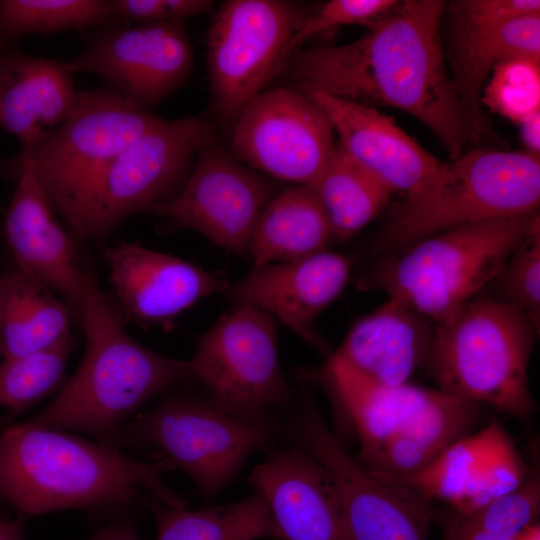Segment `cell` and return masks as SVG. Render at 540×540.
Listing matches in <instances>:
<instances>
[{
  "mask_svg": "<svg viewBox=\"0 0 540 540\" xmlns=\"http://www.w3.org/2000/svg\"><path fill=\"white\" fill-rule=\"evenodd\" d=\"M446 6L441 0L400 1L353 42L295 51L286 64L294 87L402 110L457 158L469 131L442 49Z\"/></svg>",
  "mask_w": 540,
  "mask_h": 540,
  "instance_id": "6da1fadb",
  "label": "cell"
},
{
  "mask_svg": "<svg viewBox=\"0 0 540 540\" xmlns=\"http://www.w3.org/2000/svg\"><path fill=\"white\" fill-rule=\"evenodd\" d=\"M175 470L165 458L134 460L119 448L30 420L0 435V495L29 515L118 511L144 493L172 507L187 506L164 481V473Z\"/></svg>",
  "mask_w": 540,
  "mask_h": 540,
  "instance_id": "7a4b0ae2",
  "label": "cell"
},
{
  "mask_svg": "<svg viewBox=\"0 0 540 540\" xmlns=\"http://www.w3.org/2000/svg\"><path fill=\"white\" fill-rule=\"evenodd\" d=\"M79 315L85 335L80 364L30 421L86 433L115 447L124 427L145 404L196 383L195 378L189 360L158 354L125 331L90 272Z\"/></svg>",
  "mask_w": 540,
  "mask_h": 540,
  "instance_id": "3957f363",
  "label": "cell"
},
{
  "mask_svg": "<svg viewBox=\"0 0 540 540\" xmlns=\"http://www.w3.org/2000/svg\"><path fill=\"white\" fill-rule=\"evenodd\" d=\"M538 221L536 211L441 231L377 256L355 285L384 291L439 323L492 281Z\"/></svg>",
  "mask_w": 540,
  "mask_h": 540,
  "instance_id": "277c9868",
  "label": "cell"
},
{
  "mask_svg": "<svg viewBox=\"0 0 540 540\" xmlns=\"http://www.w3.org/2000/svg\"><path fill=\"white\" fill-rule=\"evenodd\" d=\"M538 334L515 307L474 297L436 323L424 369L438 390L528 425L537 409L528 368Z\"/></svg>",
  "mask_w": 540,
  "mask_h": 540,
  "instance_id": "5b68a950",
  "label": "cell"
},
{
  "mask_svg": "<svg viewBox=\"0 0 540 540\" xmlns=\"http://www.w3.org/2000/svg\"><path fill=\"white\" fill-rule=\"evenodd\" d=\"M539 202V155L474 149L443 162L427 186L395 205L368 251L380 256L458 226L536 212Z\"/></svg>",
  "mask_w": 540,
  "mask_h": 540,
  "instance_id": "8992f818",
  "label": "cell"
},
{
  "mask_svg": "<svg viewBox=\"0 0 540 540\" xmlns=\"http://www.w3.org/2000/svg\"><path fill=\"white\" fill-rule=\"evenodd\" d=\"M214 134L200 116L161 119L77 194L62 215L71 232L82 240H100L131 216L171 200Z\"/></svg>",
  "mask_w": 540,
  "mask_h": 540,
  "instance_id": "52a82bcc",
  "label": "cell"
},
{
  "mask_svg": "<svg viewBox=\"0 0 540 540\" xmlns=\"http://www.w3.org/2000/svg\"><path fill=\"white\" fill-rule=\"evenodd\" d=\"M280 429L272 418L245 420L213 405L206 397L170 394L138 413L122 430L115 447L143 446L185 472L207 499L216 497L256 451L269 449Z\"/></svg>",
  "mask_w": 540,
  "mask_h": 540,
  "instance_id": "ba28073f",
  "label": "cell"
},
{
  "mask_svg": "<svg viewBox=\"0 0 540 540\" xmlns=\"http://www.w3.org/2000/svg\"><path fill=\"white\" fill-rule=\"evenodd\" d=\"M275 319L250 307H232L197 340L189 360L195 382L220 410L237 418H271L293 406L279 363Z\"/></svg>",
  "mask_w": 540,
  "mask_h": 540,
  "instance_id": "9c48e42d",
  "label": "cell"
},
{
  "mask_svg": "<svg viewBox=\"0 0 540 540\" xmlns=\"http://www.w3.org/2000/svg\"><path fill=\"white\" fill-rule=\"evenodd\" d=\"M313 8L282 0H227L207 35L214 109L234 125L244 107L286 67L290 44Z\"/></svg>",
  "mask_w": 540,
  "mask_h": 540,
  "instance_id": "30bf717a",
  "label": "cell"
},
{
  "mask_svg": "<svg viewBox=\"0 0 540 540\" xmlns=\"http://www.w3.org/2000/svg\"><path fill=\"white\" fill-rule=\"evenodd\" d=\"M292 422L295 442L329 473L351 540H428L431 501L400 481L351 457L322 417L310 392L301 391Z\"/></svg>",
  "mask_w": 540,
  "mask_h": 540,
  "instance_id": "8fae6325",
  "label": "cell"
},
{
  "mask_svg": "<svg viewBox=\"0 0 540 540\" xmlns=\"http://www.w3.org/2000/svg\"><path fill=\"white\" fill-rule=\"evenodd\" d=\"M162 118L112 87L79 91L67 119L47 138L21 148L56 212Z\"/></svg>",
  "mask_w": 540,
  "mask_h": 540,
  "instance_id": "7c38bea8",
  "label": "cell"
},
{
  "mask_svg": "<svg viewBox=\"0 0 540 540\" xmlns=\"http://www.w3.org/2000/svg\"><path fill=\"white\" fill-rule=\"evenodd\" d=\"M336 146L323 110L295 87L262 91L233 125L231 154L277 180L310 186Z\"/></svg>",
  "mask_w": 540,
  "mask_h": 540,
  "instance_id": "4fadbf2b",
  "label": "cell"
},
{
  "mask_svg": "<svg viewBox=\"0 0 540 540\" xmlns=\"http://www.w3.org/2000/svg\"><path fill=\"white\" fill-rule=\"evenodd\" d=\"M279 188L215 144L204 146L179 192L151 213L169 230L191 229L229 253L248 255L255 225Z\"/></svg>",
  "mask_w": 540,
  "mask_h": 540,
  "instance_id": "5bb4252c",
  "label": "cell"
},
{
  "mask_svg": "<svg viewBox=\"0 0 540 540\" xmlns=\"http://www.w3.org/2000/svg\"><path fill=\"white\" fill-rule=\"evenodd\" d=\"M72 74L106 80L135 106L151 112L190 76L193 50L183 21L103 28L75 57Z\"/></svg>",
  "mask_w": 540,
  "mask_h": 540,
  "instance_id": "9a60e30c",
  "label": "cell"
},
{
  "mask_svg": "<svg viewBox=\"0 0 540 540\" xmlns=\"http://www.w3.org/2000/svg\"><path fill=\"white\" fill-rule=\"evenodd\" d=\"M450 77L469 131L477 143L491 133L482 94L488 77L499 66L526 62L539 66L540 15L502 20L473 0L451 1Z\"/></svg>",
  "mask_w": 540,
  "mask_h": 540,
  "instance_id": "2e32d148",
  "label": "cell"
},
{
  "mask_svg": "<svg viewBox=\"0 0 540 540\" xmlns=\"http://www.w3.org/2000/svg\"><path fill=\"white\" fill-rule=\"evenodd\" d=\"M248 482L268 506L275 538L351 540L331 476L300 444L267 449Z\"/></svg>",
  "mask_w": 540,
  "mask_h": 540,
  "instance_id": "e0dca14e",
  "label": "cell"
},
{
  "mask_svg": "<svg viewBox=\"0 0 540 540\" xmlns=\"http://www.w3.org/2000/svg\"><path fill=\"white\" fill-rule=\"evenodd\" d=\"M351 270V259L326 249L296 261L252 267L224 293L232 307L260 310L330 356L313 324L342 293Z\"/></svg>",
  "mask_w": 540,
  "mask_h": 540,
  "instance_id": "ac0fdd59",
  "label": "cell"
},
{
  "mask_svg": "<svg viewBox=\"0 0 540 540\" xmlns=\"http://www.w3.org/2000/svg\"><path fill=\"white\" fill-rule=\"evenodd\" d=\"M105 260L123 315L139 325L170 323L230 285L222 275L187 260L125 241L110 247Z\"/></svg>",
  "mask_w": 540,
  "mask_h": 540,
  "instance_id": "d6986e66",
  "label": "cell"
},
{
  "mask_svg": "<svg viewBox=\"0 0 540 540\" xmlns=\"http://www.w3.org/2000/svg\"><path fill=\"white\" fill-rule=\"evenodd\" d=\"M54 212L28 157L21 153L17 185L4 219L8 246L20 272L49 287L79 314L87 271Z\"/></svg>",
  "mask_w": 540,
  "mask_h": 540,
  "instance_id": "ffe728a7",
  "label": "cell"
},
{
  "mask_svg": "<svg viewBox=\"0 0 540 540\" xmlns=\"http://www.w3.org/2000/svg\"><path fill=\"white\" fill-rule=\"evenodd\" d=\"M304 93L328 117L339 146L392 192L414 195L440 170L442 161L376 108L322 91Z\"/></svg>",
  "mask_w": 540,
  "mask_h": 540,
  "instance_id": "44dd1931",
  "label": "cell"
},
{
  "mask_svg": "<svg viewBox=\"0 0 540 540\" xmlns=\"http://www.w3.org/2000/svg\"><path fill=\"white\" fill-rule=\"evenodd\" d=\"M435 326L404 303L388 298L351 327L330 357L375 384L409 383L425 366Z\"/></svg>",
  "mask_w": 540,
  "mask_h": 540,
  "instance_id": "7402d4cb",
  "label": "cell"
},
{
  "mask_svg": "<svg viewBox=\"0 0 540 540\" xmlns=\"http://www.w3.org/2000/svg\"><path fill=\"white\" fill-rule=\"evenodd\" d=\"M63 61L8 51L0 55V125L21 148L52 134L74 109L79 91Z\"/></svg>",
  "mask_w": 540,
  "mask_h": 540,
  "instance_id": "603a6c76",
  "label": "cell"
},
{
  "mask_svg": "<svg viewBox=\"0 0 540 540\" xmlns=\"http://www.w3.org/2000/svg\"><path fill=\"white\" fill-rule=\"evenodd\" d=\"M328 218L311 187L280 190L267 204L253 230L248 255L253 266L300 260L327 249Z\"/></svg>",
  "mask_w": 540,
  "mask_h": 540,
  "instance_id": "cb8c5ba5",
  "label": "cell"
},
{
  "mask_svg": "<svg viewBox=\"0 0 540 540\" xmlns=\"http://www.w3.org/2000/svg\"><path fill=\"white\" fill-rule=\"evenodd\" d=\"M3 279V359L32 356L70 338L69 307L53 290L19 270Z\"/></svg>",
  "mask_w": 540,
  "mask_h": 540,
  "instance_id": "d4e9b609",
  "label": "cell"
},
{
  "mask_svg": "<svg viewBox=\"0 0 540 540\" xmlns=\"http://www.w3.org/2000/svg\"><path fill=\"white\" fill-rule=\"evenodd\" d=\"M483 412V406L441 391L438 400L388 442L365 468L393 478L411 475L451 443L472 433Z\"/></svg>",
  "mask_w": 540,
  "mask_h": 540,
  "instance_id": "484cf974",
  "label": "cell"
},
{
  "mask_svg": "<svg viewBox=\"0 0 540 540\" xmlns=\"http://www.w3.org/2000/svg\"><path fill=\"white\" fill-rule=\"evenodd\" d=\"M328 218L331 238L350 239L387 206L392 191L336 142L324 169L309 186Z\"/></svg>",
  "mask_w": 540,
  "mask_h": 540,
  "instance_id": "4316f807",
  "label": "cell"
},
{
  "mask_svg": "<svg viewBox=\"0 0 540 540\" xmlns=\"http://www.w3.org/2000/svg\"><path fill=\"white\" fill-rule=\"evenodd\" d=\"M156 540H257L275 538L274 523L263 497L254 491L234 503L200 509L172 507L150 499Z\"/></svg>",
  "mask_w": 540,
  "mask_h": 540,
  "instance_id": "83f0119b",
  "label": "cell"
},
{
  "mask_svg": "<svg viewBox=\"0 0 540 540\" xmlns=\"http://www.w3.org/2000/svg\"><path fill=\"white\" fill-rule=\"evenodd\" d=\"M123 25L107 0H0V39Z\"/></svg>",
  "mask_w": 540,
  "mask_h": 540,
  "instance_id": "f1b7e54d",
  "label": "cell"
},
{
  "mask_svg": "<svg viewBox=\"0 0 540 540\" xmlns=\"http://www.w3.org/2000/svg\"><path fill=\"white\" fill-rule=\"evenodd\" d=\"M72 350L71 338L24 358L0 363V424L12 421L56 390Z\"/></svg>",
  "mask_w": 540,
  "mask_h": 540,
  "instance_id": "f546056e",
  "label": "cell"
},
{
  "mask_svg": "<svg viewBox=\"0 0 540 540\" xmlns=\"http://www.w3.org/2000/svg\"><path fill=\"white\" fill-rule=\"evenodd\" d=\"M488 440L487 424L479 431L451 443L417 472L394 479L430 501L440 500L455 509L464 498L479 469Z\"/></svg>",
  "mask_w": 540,
  "mask_h": 540,
  "instance_id": "4dcf8cb0",
  "label": "cell"
},
{
  "mask_svg": "<svg viewBox=\"0 0 540 540\" xmlns=\"http://www.w3.org/2000/svg\"><path fill=\"white\" fill-rule=\"evenodd\" d=\"M488 426L489 440L479 469L464 498L453 509L461 514L475 511L513 492L531 471L504 427L497 420Z\"/></svg>",
  "mask_w": 540,
  "mask_h": 540,
  "instance_id": "1f68e13d",
  "label": "cell"
},
{
  "mask_svg": "<svg viewBox=\"0 0 540 540\" xmlns=\"http://www.w3.org/2000/svg\"><path fill=\"white\" fill-rule=\"evenodd\" d=\"M490 286L496 299L523 312L540 327V222L514 248Z\"/></svg>",
  "mask_w": 540,
  "mask_h": 540,
  "instance_id": "d6a6232c",
  "label": "cell"
},
{
  "mask_svg": "<svg viewBox=\"0 0 540 540\" xmlns=\"http://www.w3.org/2000/svg\"><path fill=\"white\" fill-rule=\"evenodd\" d=\"M396 0H331L313 8L294 35L292 55L306 41L330 29L347 25L372 27L399 4ZM291 57V56H290Z\"/></svg>",
  "mask_w": 540,
  "mask_h": 540,
  "instance_id": "836d02e7",
  "label": "cell"
},
{
  "mask_svg": "<svg viewBox=\"0 0 540 540\" xmlns=\"http://www.w3.org/2000/svg\"><path fill=\"white\" fill-rule=\"evenodd\" d=\"M109 3L120 20L140 24L184 21L213 7L209 0H109Z\"/></svg>",
  "mask_w": 540,
  "mask_h": 540,
  "instance_id": "e575fe53",
  "label": "cell"
},
{
  "mask_svg": "<svg viewBox=\"0 0 540 540\" xmlns=\"http://www.w3.org/2000/svg\"><path fill=\"white\" fill-rule=\"evenodd\" d=\"M443 529V540H513L515 537L485 529L466 515L456 511L438 516Z\"/></svg>",
  "mask_w": 540,
  "mask_h": 540,
  "instance_id": "d590c367",
  "label": "cell"
},
{
  "mask_svg": "<svg viewBox=\"0 0 540 540\" xmlns=\"http://www.w3.org/2000/svg\"><path fill=\"white\" fill-rule=\"evenodd\" d=\"M90 540H139L130 520H118L93 535Z\"/></svg>",
  "mask_w": 540,
  "mask_h": 540,
  "instance_id": "8d00e7d4",
  "label": "cell"
},
{
  "mask_svg": "<svg viewBox=\"0 0 540 540\" xmlns=\"http://www.w3.org/2000/svg\"><path fill=\"white\" fill-rule=\"evenodd\" d=\"M539 110L528 115L521 121L522 139L527 151L539 155Z\"/></svg>",
  "mask_w": 540,
  "mask_h": 540,
  "instance_id": "74e56055",
  "label": "cell"
},
{
  "mask_svg": "<svg viewBox=\"0 0 540 540\" xmlns=\"http://www.w3.org/2000/svg\"><path fill=\"white\" fill-rule=\"evenodd\" d=\"M0 540H24L23 521H0Z\"/></svg>",
  "mask_w": 540,
  "mask_h": 540,
  "instance_id": "f35d334b",
  "label": "cell"
},
{
  "mask_svg": "<svg viewBox=\"0 0 540 540\" xmlns=\"http://www.w3.org/2000/svg\"><path fill=\"white\" fill-rule=\"evenodd\" d=\"M513 540H540V525L538 522L532 523L521 530Z\"/></svg>",
  "mask_w": 540,
  "mask_h": 540,
  "instance_id": "ab89813d",
  "label": "cell"
},
{
  "mask_svg": "<svg viewBox=\"0 0 540 540\" xmlns=\"http://www.w3.org/2000/svg\"><path fill=\"white\" fill-rule=\"evenodd\" d=\"M4 279L0 277V357L3 358L2 335H1V311L3 301Z\"/></svg>",
  "mask_w": 540,
  "mask_h": 540,
  "instance_id": "60d3db41",
  "label": "cell"
}]
</instances>
